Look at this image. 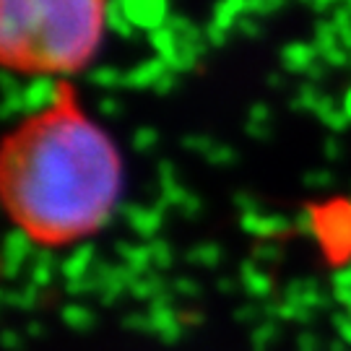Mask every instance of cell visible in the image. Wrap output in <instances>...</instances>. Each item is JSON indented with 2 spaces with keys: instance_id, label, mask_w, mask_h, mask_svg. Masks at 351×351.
Wrapping results in <instances>:
<instances>
[{
  "instance_id": "obj_1",
  "label": "cell",
  "mask_w": 351,
  "mask_h": 351,
  "mask_svg": "<svg viewBox=\"0 0 351 351\" xmlns=\"http://www.w3.org/2000/svg\"><path fill=\"white\" fill-rule=\"evenodd\" d=\"M0 193L11 221L37 245H73L107 224L123 193V159L71 84H58L50 104L8 133Z\"/></svg>"
},
{
  "instance_id": "obj_2",
  "label": "cell",
  "mask_w": 351,
  "mask_h": 351,
  "mask_svg": "<svg viewBox=\"0 0 351 351\" xmlns=\"http://www.w3.org/2000/svg\"><path fill=\"white\" fill-rule=\"evenodd\" d=\"M107 0H0V60L24 75H71L101 47Z\"/></svg>"
},
{
  "instance_id": "obj_3",
  "label": "cell",
  "mask_w": 351,
  "mask_h": 351,
  "mask_svg": "<svg viewBox=\"0 0 351 351\" xmlns=\"http://www.w3.org/2000/svg\"><path fill=\"white\" fill-rule=\"evenodd\" d=\"M320 221V239L326 245L328 252L339 255L341 250L351 247V208L343 206L339 211V206H328V211L317 213Z\"/></svg>"
}]
</instances>
